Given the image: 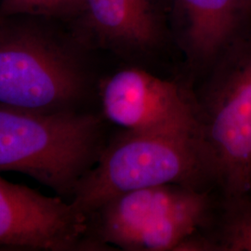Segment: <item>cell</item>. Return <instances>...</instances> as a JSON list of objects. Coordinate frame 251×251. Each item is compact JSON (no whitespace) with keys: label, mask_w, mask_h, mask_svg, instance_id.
<instances>
[{"label":"cell","mask_w":251,"mask_h":251,"mask_svg":"<svg viewBox=\"0 0 251 251\" xmlns=\"http://www.w3.org/2000/svg\"><path fill=\"white\" fill-rule=\"evenodd\" d=\"M163 184L206 191L217 186L215 165L202 135L123 131L79 180L72 204L88 217L118 195Z\"/></svg>","instance_id":"6da1fadb"},{"label":"cell","mask_w":251,"mask_h":251,"mask_svg":"<svg viewBox=\"0 0 251 251\" xmlns=\"http://www.w3.org/2000/svg\"><path fill=\"white\" fill-rule=\"evenodd\" d=\"M103 147L100 122L93 115L0 104V172L26 174L61 197H73Z\"/></svg>","instance_id":"7a4b0ae2"},{"label":"cell","mask_w":251,"mask_h":251,"mask_svg":"<svg viewBox=\"0 0 251 251\" xmlns=\"http://www.w3.org/2000/svg\"><path fill=\"white\" fill-rule=\"evenodd\" d=\"M196 106L223 198L251 193V41L231 46Z\"/></svg>","instance_id":"3957f363"},{"label":"cell","mask_w":251,"mask_h":251,"mask_svg":"<svg viewBox=\"0 0 251 251\" xmlns=\"http://www.w3.org/2000/svg\"><path fill=\"white\" fill-rule=\"evenodd\" d=\"M84 88L80 67L43 33L0 28V104L38 112L73 110Z\"/></svg>","instance_id":"277c9868"},{"label":"cell","mask_w":251,"mask_h":251,"mask_svg":"<svg viewBox=\"0 0 251 251\" xmlns=\"http://www.w3.org/2000/svg\"><path fill=\"white\" fill-rule=\"evenodd\" d=\"M100 96L104 117L126 132L201 134L196 106L179 87L144 70L115 73Z\"/></svg>","instance_id":"5b68a950"},{"label":"cell","mask_w":251,"mask_h":251,"mask_svg":"<svg viewBox=\"0 0 251 251\" xmlns=\"http://www.w3.org/2000/svg\"><path fill=\"white\" fill-rule=\"evenodd\" d=\"M88 217L62 198H50L0 177V250H99Z\"/></svg>","instance_id":"8992f818"},{"label":"cell","mask_w":251,"mask_h":251,"mask_svg":"<svg viewBox=\"0 0 251 251\" xmlns=\"http://www.w3.org/2000/svg\"><path fill=\"white\" fill-rule=\"evenodd\" d=\"M180 215L213 217L208 192L179 184L137 189L109 199L88 218H93V240L121 249L136 233Z\"/></svg>","instance_id":"52a82bcc"},{"label":"cell","mask_w":251,"mask_h":251,"mask_svg":"<svg viewBox=\"0 0 251 251\" xmlns=\"http://www.w3.org/2000/svg\"><path fill=\"white\" fill-rule=\"evenodd\" d=\"M82 13L93 33L107 45L146 50L160 39L154 0H84Z\"/></svg>","instance_id":"ba28073f"},{"label":"cell","mask_w":251,"mask_h":251,"mask_svg":"<svg viewBox=\"0 0 251 251\" xmlns=\"http://www.w3.org/2000/svg\"><path fill=\"white\" fill-rule=\"evenodd\" d=\"M183 15L184 43L197 62L214 60L232 45L241 20L238 0H176Z\"/></svg>","instance_id":"9c48e42d"},{"label":"cell","mask_w":251,"mask_h":251,"mask_svg":"<svg viewBox=\"0 0 251 251\" xmlns=\"http://www.w3.org/2000/svg\"><path fill=\"white\" fill-rule=\"evenodd\" d=\"M215 229L217 251H251V193L223 198Z\"/></svg>","instance_id":"30bf717a"},{"label":"cell","mask_w":251,"mask_h":251,"mask_svg":"<svg viewBox=\"0 0 251 251\" xmlns=\"http://www.w3.org/2000/svg\"><path fill=\"white\" fill-rule=\"evenodd\" d=\"M84 0H1L2 16L33 15L63 18L82 13Z\"/></svg>","instance_id":"8fae6325"},{"label":"cell","mask_w":251,"mask_h":251,"mask_svg":"<svg viewBox=\"0 0 251 251\" xmlns=\"http://www.w3.org/2000/svg\"><path fill=\"white\" fill-rule=\"evenodd\" d=\"M241 19L251 15V0H238Z\"/></svg>","instance_id":"7c38bea8"},{"label":"cell","mask_w":251,"mask_h":251,"mask_svg":"<svg viewBox=\"0 0 251 251\" xmlns=\"http://www.w3.org/2000/svg\"><path fill=\"white\" fill-rule=\"evenodd\" d=\"M0 4H1V0H0ZM1 18H2V15H1V11H0V28H1Z\"/></svg>","instance_id":"4fadbf2b"}]
</instances>
